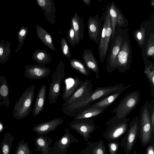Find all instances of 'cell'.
Masks as SVG:
<instances>
[{
	"instance_id": "cell-1",
	"label": "cell",
	"mask_w": 154,
	"mask_h": 154,
	"mask_svg": "<svg viewBox=\"0 0 154 154\" xmlns=\"http://www.w3.org/2000/svg\"><path fill=\"white\" fill-rule=\"evenodd\" d=\"M132 85V84H117L112 86L98 87L93 91L91 95L87 99L68 107L62 112L66 116L72 117L85 107Z\"/></svg>"
},
{
	"instance_id": "cell-2",
	"label": "cell",
	"mask_w": 154,
	"mask_h": 154,
	"mask_svg": "<svg viewBox=\"0 0 154 154\" xmlns=\"http://www.w3.org/2000/svg\"><path fill=\"white\" fill-rule=\"evenodd\" d=\"M128 35L126 28L116 26L113 38L110 41L109 50L107 57L106 69L108 73L114 71L116 69L118 54Z\"/></svg>"
},
{
	"instance_id": "cell-3",
	"label": "cell",
	"mask_w": 154,
	"mask_h": 154,
	"mask_svg": "<svg viewBox=\"0 0 154 154\" xmlns=\"http://www.w3.org/2000/svg\"><path fill=\"white\" fill-rule=\"evenodd\" d=\"M35 85H30L23 92L13 108L12 115L17 120H21L30 113L34 97Z\"/></svg>"
},
{
	"instance_id": "cell-4",
	"label": "cell",
	"mask_w": 154,
	"mask_h": 154,
	"mask_svg": "<svg viewBox=\"0 0 154 154\" xmlns=\"http://www.w3.org/2000/svg\"><path fill=\"white\" fill-rule=\"evenodd\" d=\"M154 106V100L151 102H145L141 107L140 114V128L141 139L144 145L147 144L150 140L152 129L150 120V113Z\"/></svg>"
},
{
	"instance_id": "cell-5",
	"label": "cell",
	"mask_w": 154,
	"mask_h": 154,
	"mask_svg": "<svg viewBox=\"0 0 154 154\" xmlns=\"http://www.w3.org/2000/svg\"><path fill=\"white\" fill-rule=\"evenodd\" d=\"M140 94L138 90L127 94L113 110L118 118L127 117L134 109L140 101Z\"/></svg>"
},
{
	"instance_id": "cell-6",
	"label": "cell",
	"mask_w": 154,
	"mask_h": 154,
	"mask_svg": "<svg viewBox=\"0 0 154 154\" xmlns=\"http://www.w3.org/2000/svg\"><path fill=\"white\" fill-rule=\"evenodd\" d=\"M129 118H118L115 115L106 122L107 128L103 136L108 140H114L123 134L128 128Z\"/></svg>"
},
{
	"instance_id": "cell-7",
	"label": "cell",
	"mask_w": 154,
	"mask_h": 154,
	"mask_svg": "<svg viewBox=\"0 0 154 154\" xmlns=\"http://www.w3.org/2000/svg\"><path fill=\"white\" fill-rule=\"evenodd\" d=\"M65 67L64 62L60 60L55 71L52 73L48 94L50 104H54L57 102V99L60 95L62 82L64 76Z\"/></svg>"
},
{
	"instance_id": "cell-8",
	"label": "cell",
	"mask_w": 154,
	"mask_h": 154,
	"mask_svg": "<svg viewBox=\"0 0 154 154\" xmlns=\"http://www.w3.org/2000/svg\"><path fill=\"white\" fill-rule=\"evenodd\" d=\"M93 86L92 80L85 79L80 87L69 99L62 104V112L68 107L83 101L89 97L93 92Z\"/></svg>"
},
{
	"instance_id": "cell-9",
	"label": "cell",
	"mask_w": 154,
	"mask_h": 154,
	"mask_svg": "<svg viewBox=\"0 0 154 154\" xmlns=\"http://www.w3.org/2000/svg\"><path fill=\"white\" fill-rule=\"evenodd\" d=\"M132 50L128 34L126 37L117 56L116 69L119 72L124 73L130 68L132 62Z\"/></svg>"
},
{
	"instance_id": "cell-10",
	"label": "cell",
	"mask_w": 154,
	"mask_h": 154,
	"mask_svg": "<svg viewBox=\"0 0 154 154\" xmlns=\"http://www.w3.org/2000/svg\"><path fill=\"white\" fill-rule=\"evenodd\" d=\"M70 127L79 134L85 141L91 137L90 134L95 128L94 121L92 119L73 120L69 124Z\"/></svg>"
},
{
	"instance_id": "cell-11",
	"label": "cell",
	"mask_w": 154,
	"mask_h": 154,
	"mask_svg": "<svg viewBox=\"0 0 154 154\" xmlns=\"http://www.w3.org/2000/svg\"><path fill=\"white\" fill-rule=\"evenodd\" d=\"M79 142V140L70 133L69 129L66 127L63 135L54 143L52 149L51 154H66L68 148L71 144Z\"/></svg>"
},
{
	"instance_id": "cell-12",
	"label": "cell",
	"mask_w": 154,
	"mask_h": 154,
	"mask_svg": "<svg viewBox=\"0 0 154 154\" xmlns=\"http://www.w3.org/2000/svg\"><path fill=\"white\" fill-rule=\"evenodd\" d=\"M109 5L112 29L111 41L114 35L116 26L125 28L128 26V21L114 2H111Z\"/></svg>"
},
{
	"instance_id": "cell-13",
	"label": "cell",
	"mask_w": 154,
	"mask_h": 154,
	"mask_svg": "<svg viewBox=\"0 0 154 154\" xmlns=\"http://www.w3.org/2000/svg\"><path fill=\"white\" fill-rule=\"evenodd\" d=\"M87 27L90 39L96 45L99 44L101 38L102 22L97 14L88 18Z\"/></svg>"
},
{
	"instance_id": "cell-14",
	"label": "cell",
	"mask_w": 154,
	"mask_h": 154,
	"mask_svg": "<svg viewBox=\"0 0 154 154\" xmlns=\"http://www.w3.org/2000/svg\"><path fill=\"white\" fill-rule=\"evenodd\" d=\"M51 72L50 68L40 65H29L25 66L24 75L31 80H39L48 76Z\"/></svg>"
},
{
	"instance_id": "cell-15",
	"label": "cell",
	"mask_w": 154,
	"mask_h": 154,
	"mask_svg": "<svg viewBox=\"0 0 154 154\" xmlns=\"http://www.w3.org/2000/svg\"><path fill=\"white\" fill-rule=\"evenodd\" d=\"M64 121L63 118H56L35 125L32 130L38 136H44L50 131L55 130Z\"/></svg>"
},
{
	"instance_id": "cell-16",
	"label": "cell",
	"mask_w": 154,
	"mask_h": 154,
	"mask_svg": "<svg viewBox=\"0 0 154 154\" xmlns=\"http://www.w3.org/2000/svg\"><path fill=\"white\" fill-rule=\"evenodd\" d=\"M139 129V118L136 116L132 119L130 123L126 142L125 152L126 154L131 151Z\"/></svg>"
},
{
	"instance_id": "cell-17",
	"label": "cell",
	"mask_w": 154,
	"mask_h": 154,
	"mask_svg": "<svg viewBox=\"0 0 154 154\" xmlns=\"http://www.w3.org/2000/svg\"><path fill=\"white\" fill-rule=\"evenodd\" d=\"M84 81L77 76L69 77L65 79V87L62 97L64 102L69 99L80 87Z\"/></svg>"
},
{
	"instance_id": "cell-18",
	"label": "cell",
	"mask_w": 154,
	"mask_h": 154,
	"mask_svg": "<svg viewBox=\"0 0 154 154\" xmlns=\"http://www.w3.org/2000/svg\"><path fill=\"white\" fill-rule=\"evenodd\" d=\"M37 3L43 11L44 15L50 23L54 25L55 22L56 10L53 0H37Z\"/></svg>"
},
{
	"instance_id": "cell-19",
	"label": "cell",
	"mask_w": 154,
	"mask_h": 154,
	"mask_svg": "<svg viewBox=\"0 0 154 154\" xmlns=\"http://www.w3.org/2000/svg\"><path fill=\"white\" fill-rule=\"evenodd\" d=\"M82 57L85 65L94 73L96 78L98 79L99 77V66L92 50L90 48L84 49L83 51Z\"/></svg>"
},
{
	"instance_id": "cell-20",
	"label": "cell",
	"mask_w": 154,
	"mask_h": 154,
	"mask_svg": "<svg viewBox=\"0 0 154 154\" xmlns=\"http://www.w3.org/2000/svg\"><path fill=\"white\" fill-rule=\"evenodd\" d=\"M107 108L86 106L82 109L73 116V120L92 119L102 114Z\"/></svg>"
},
{
	"instance_id": "cell-21",
	"label": "cell",
	"mask_w": 154,
	"mask_h": 154,
	"mask_svg": "<svg viewBox=\"0 0 154 154\" xmlns=\"http://www.w3.org/2000/svg\"><path fill=\"white\" fill-rule=\"evenodd\" d=\"M70 24L74 30L76 39V45L78 44L83 38L85 30L83 15L79 16L76 12L71 18Z\"/></svg>"
},
{
	"instance_id": "cell-22",
	"label": "cell",
	"mask_w": 154,
	"mask_h": 154,
	"mask_svg": "<svg viewBox=\"0 0 154 154\" xmlns=\"http://www.w3.org/2000/svg\"><path fill=\"white\" fill-rule=\"evenodd\" d=\"M35 150L41 154H51L52 140L46 135L38 136L35 139Z\"/></svg>"
},
{
	"instance_id": "cell-23",
	"label": "cell",
	"mask_w": 154,
	"mask_h": 154,
	"mask_svg": "<svg viewBox=\"0 0 154 154\" xmlns=\"http://www.w3.org/2000/svg\"><path fill=\"white\" fill-rule=\"evenodd\" d=\"M9 90L7 80L3 75H0V108L2 106L9 107Z\"/></svg>"
},
{
	"instance_id": "cell-24",
	"label": "cell",
	"mask_w": 154,
	"mask_h": 154,
	"mask_svg": "<svg viewBox=\"0 0 154 154\" xmlns=\"http://www.w3.org/2000/svg\"><path fill=\"white\" fill-rule=\"evenodd\" d=\"M46 94V85H42L40 87L35 99L32 115L36 117L43 110L45 105Z\"/></svg>"
},
{
	"instance_id": "cell-25",
	"label": "cell",
	"mask_w": 154,
	"mask_h": 154,
	"mask_svg": "<svg viewBox=\"0 0 154 154\" xmlns=\"http://www.w3.org/2000/svg\"><path fill=\"white\" fill-rule=\"evenodd\" d=\"M126 89H122L117 92L112 94L86 106L95 108H107L109 106L113 103L121 95L122 93Z\"/></svg>"
},
{
	"instance_id": "cell-26",
	"label": "cell",
	"mask_w": 154,
	"mask_h": 154,
	"mask_svg": "<svg viewBox=\"0 0 154 154\" xmlns=\"http://www.w3.org/2000/svg\"><path fill=\"white\" fill-rule=\"evenodd\" d=\"M35 27L37 35L42 42L48 48L53 51H56L51 35L39 25L36 24Z\"/></svg>"
},
{
	"instance_id": "cell-27",
	"label": "cell",
	"mask_w": 154,
	"mask_h": 154,
	"mask_svg": "<svg viewBox=\"0 0 154 154\" xmlns=\"http://www.w3.org/2000/svg\"><path fill=\"white\" fill-rule=\"evenodd\" d=\"M146 32V26H144V24H142L139 29H136L132 33L136 42L142 49L147 41L150 35H147Z\"/></svg>"
},
{
	"instance_id": "cell-28",
	"label": "cell",
	"mask_w": 154,
	"mask_h": 154,
	"mask_svg": "<svg viewBox=\"0 0 154 154\" xmlns=\"http://www.w3.org/2000/svg\"><path fill=\"white\" fill-rule=\"evenodd\" d=\"M142 54L143 61L151 57L154 58V33L151 32L148 40L142 49Z\"/></svg>"
},
{
	"instance_id": "cell-29",
	"label": "cell",
	"mask_w": 154,
	"mask_h": 154,
	"mask_svg": "<svg viewBox=\"0 0 154 154\" xmlns=\"http://www.w3.org/2000/svg\"><path fill=\"white\" fill-rule=\"evenodd\" d=\"M32 59L39 65L43 66L48 64L52 60L50 53L45 51L37 49L33 52Z\"/></svg>"
},
{
	"instance_id": "cell-30",
	"label": "cell",
	"mask_w": 154,
	"mask_h": 154,
	"mask_svg": "<svg viewBox=\"0 0 154 154\" xmlns=\"http://www.w3.org/2000/svg\"><path fill=\"white\" fill-rule=\"evenodd\" d=\"M145 65L144 73L149 82L150 85L152 95L154 94V63L148 59L144 60Z\"/></svg>"
},
{
	"instance_id": "cell-31",
	"label": "cell",
	"mask_w": 154,
	"mask_h": 154,
	"mask_svg": "<svg viewBox=\"0 0 154 154\" xmlns=\"http://www.w3.org/2000/svg\"><path fill=\"white\" fill-rule=\"evenodd\" d=\"M71 67L82 75L87 76L90 75V70L80 60L75 59H69Z\"/></svg>"
},
{
	"instance_id": "cell-32",
	"label": "cell",
	"mask_w": 154,
	"mask_h": 154,
	"mask_svg": "<svg viewBox=\"0 0 154 154\" xmlns=\"http://www.w3.org/2000/svg\"><path fill=\"white\" fill-rule=\"evenodd\" d=\"M14 138L10 133H6L1 143L2 154H10L12 143Z\"/></svg>"
},
{
	"instance_id": "cell-33",
	"label": "cell",
	"mask_w": 154,
	"mask_h": 154,
	"mask_svg": "<svg viewBox=\"0 0 154 154\" xmlns=\"http://www.w3.org/2000/svg\"><path fill=\"white\" fill-rule=\"evenodd\" d=\"M15 154H33L29 149L28 142L21 140L18 144Z\"/></svg>"
},
{
	"instance_id": "cell-34",
	"label": "cell",
	"mask_w": 154,
	"mask_h": 154,
	"mask_svg": "<svg viewBox=\"0 0 154 154\" xmlns=\"http://www.w3.org/2000/svg\"><path fill=\"white\" fill-rule=\"evenodd\" d=\"M60 48L61 52L63 55L68 59H70L71 55L69 47L64 37H63L61 38Z\"/></svg>"
},
{
	"instance_id": "cell-35",
	"label": "cell",
	"mask_w": 154,
	"mask_h": 154,
	"mask_svg": "<svg viewBox=\"0 0 154 154\" xmlns=\"http://www.w3.org/2000/svg\"><path fill=\"white\" fill-rule=\"evenodd\" d=\"M71 28L66 32V39L69 43L73 47L76 45V39L75 33L72 26L70 24Z\"/></svg>"
},
{
	"instance_id": "cell-36",
	"label": "cell",
	"mask_w": 154,
	"mask_h": 154,
	"mask_svg": "<svg viewBox=\"0 0 154 154\" xmlns=\"http://www.w3.org/2000/svg\"><path fill=\"white\" fill-rule=\"evenodd\" d=\"M118 144L115 143H111L109 144V149L110 154H115L118 148Z\"/></svg>"
},
{
	"instance_id": "cell-37",
	"label": "cell",
	"mask_w": 154,
	"mask_h": 154,
	"mask_svg": "<svg viewBox=\"0 0 154 154\" xmlns=\"http://www.w3.org/2000/svg\"><path fill=\"white\" fill-rule=\"evenodd\" d=\"M150 120L152 131H154V106L152 107L150 113Z\"/></svg>"
},
{
	"instance_id": "cell-38",
	"label": "cell",
	"mask_w": 154,
	"mask_h": 154,
	"mask_svg": "<svg viewBox=\"0 0 154 154\" xmlns=\"http://www.w3.org/2000/svg\"><path fill=\"white\" fill-rule=\"evenodd\" d=\"M147 154H154V147L151 145L148 147L147 151Z\"/></svg>"
},
{
	"instance_id": "cell-39",
	"label": "cell",
	"mask_w": 154,
	"mask_h": 154,
	"mask_svg": "<svg viewBox=\"0 0 154 154\" xmlns=\"http://www.w3.org/2000/svg\"><path fill=\"white\" fill-rule=\"evenodd\" d=\"M26 30L25 29H22L19 33L20 35L21 36L25 35L26 33Z\"/></svg>"
},
{
	"instance_id": "cell-40",
	"label": "cell",
	"mask_w": 154,
	"mask_h": 154,
	"mask_svg": "<svg viewBox=\"0 0 154 154\" xmlns=\"http://www.w3.org/2000/svg\"><path fill=\"white\" fill-rule=\"evenodd\" d=\"M84 3L87 6L90 5L91 3V0H82Z\"/></svg>"
},
{
	"instance_id": "cell-41",
	"label": "cell",
	"mask_w": 154,
	"mask_h": 154,
	"mask_svg": "<svg viewBox=\"0 0 154 154\" xmlns=\"http://www.w3.org/2000/svg\"><path fill=\"white\" fill-rule=\"evenodd\" d=\"M4 129V125L2 122L0 121V133L2 132Z\"/></svg>"
},
{
	"instance_id": "cell-42",
	"label": "cell",
	"mask_w": 154,
	"mask_h": 154,
	"mask_svg": "<svg viewBox=\"0 0 154 154\" xmlns=\"http://www.w3.org/2000/svg\"><path fill=\"white\" fill-rule=\"evenodd\" d=\"M3 53V49L2 48H0V55H1Z\"/></svg>"
},
{
	"instance_id": "cell-43",
	"label": "cell",
	"mask_w": 154,
	"mask_h": 154,
	"mask_svg": "<svg viewBox=\"0 0 154 154\" xmlns=\"http://www.w3.org/2000/svg\"><path fill=\"white\" fill-rule=\"evenodd\" d=\"M154 0H152L151 1V2H150V5L152 6L153 7L154 6Z\"/></svg>"
},
{
	"instance_id": "cell-44",
	"label": "cell",
	"mask_w": 154,
	"mask_h": 154,
	"mask_svg": "<svg viewBox=\"0 0 154 154\" xmlns=\"http://www.w3.org/2000/svg\"><path fill=\"white\" fill-rule=\"evenodd\" d=\"M133 154H137V152L136 151H134L133 153Z\"/></svg>"
},
{
	"instance_id": "cell-45",
	"label": "cell",
	"mask_w": 154,
	"mask_h": 154,
	"mask_svg": "<svg viewBox=\"0 0 154 154\" xmlns=\"http://www.w3.org/2000/svg\"><path fill=\"white\" fill-rule=\"evenodd\" d=\"M0 154H1V152H0Z\"/></svg>"
}]
</instances>
